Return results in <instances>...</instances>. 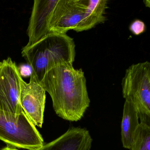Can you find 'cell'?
<instances>
[{
	"mask_svg": "<svg viewBox=\"0 0 150 150\" xmlns=\"http://www.w3.org/2000/svg\"><path fill=\"white\" fill-rule=\"evenodd\" d=\"M40 84L50 96L56 114L62 119L78 122L90 103L86 79L82 69L65 63L48 71Z\"/></svg>",
	"mask_w": 150,
	"mask_h": 150,
	"instance_id": "obj_1",
	"label": "cell"
},
{
	"mask_svg": "<svg viewBox=\"0 0 150 150\" xmlns=\"http://www.w3.org/2000/svg\"><path fill=\"white\" fill-rule=\"evenodd\" d=\"M22 55L31 68L30 76L40 83L45 74L65 63L73 64L76 52L73 38L67 34L51 33L29 47Z\"/></svg>",
	"mask_w": 150,
	"mask_h": 150,
	"instance_id": "obj_2",
	"label": "cell"
},
{
	"mask_svg": "<svg viewBox=\"0 0 150 150\" xmlns=\"http://www.w3.org/2000/svg\"><path fill=\"white\" fill-rule=\"evenodd\" d=\"M125 99L129 97L136 105L140 122L150 125V63L133 64L125 71L122 79Z\"/></svg>",
	"mask_w": 150,
	"mask_h": 150,
	"instance_id": "obj_3",
	"label": "cell"
},
{
	"mask_svg": "<svg viewBox=\"0 0 150 150\" xmlns=\"http://www.w3.org/2000/svg\"><path fill=\"white\" fill-rule=\"evenodd\" d=\"M0 140L7 145L36 150L43 145V138L24 112L16 117L0 110Z\"/></svg>",
	"mask_w": 150,
	"mask_h": 150,
	"instance_id": "obj_4",
	"label": "cell"
},
{
	"mask_svg": "<svg viewBox=\"0 0 150 150\" xmlns=\"http://www.w3.org/2000/svg\"><path fill=\"white\" fill-rule=\"evenodd\" d=\"M2 62L0 69V110L18 117L23 112L20 100L21 74L11 58Z\"/></svg>",
	"mask_w": 150,
	"mask_h": 150,
	"instance_id": "obj_5",
	"label": "cell"
},
{
	"mask_svg": "<svg viewBox=\"0 0 150 150\" xmlns=\"http://www.w3.org/2000/svg\"><path fill=\"white\" fill-rule=\"evenodd\" d=\"M88 0H58L49 23L50 33L66 34L74 30L81 21Z\"/></svg>",
	"mask_w": 150,
	"mask_h": 150,
	"instance_id": "obj_6",
	"label": "cell"
},
{
	"mask_svg": "<svg viewBox=\"0 0 150 150\" xmlns=\"http://www.w3.org/2000/svg\"><path fill=\"white\" fill-rule=\"evenodd\" d=\"M20 100L25 115L35 126L42 128L46 102V92L40 83L30 76L27 83L21 74L19 78Z\"/></svg>",
	"mask_w": 150,
	"mask_h": 150,
	"instance_id": "obj_7",
	"label": "cell"
},
{
	"mask_svg": "<svg viewBox=\"0 0 150 150\" xmlns=\"http://www.w3.org/2000/svg\"><path fill=\"white\" fill-rule=\"evenodd\" d=\"M58 0H35L27 33L29 40L26 47L33 45L50 33L49 23Z\"/></svg>",
	"mask_w": 150,
	"mask_h": 150,
	"instance_id": "obj_8",
	"label": "cell"
},
{
	"mask_svg": "<svg viewBox=\"0 0 150 150\" xmlns=\"http://www.w3.org/2000/svg\"><path fill=\"white\" fill-rule=\"evenodd\" d=\"M93 139L85 128L73 127L55 140L36 150H91Z\"/></svg>",
	"mask_w": 150,
	"mask_h": 150,
	"instance_id": "obj_9",
	"label": "cell"
},
{
	"mask_svg": "<svg viewBox=\"0 0 150 150\" xmlns=\"http://www.w3.org/2000/svg\"><path fill=\"white\" fill-rule=\"evenodd\" d=\"M125 100L121 124V137L123 146L129 149L140 122L137 109L132 100L129 97Z\"/></svg>",
	"mask_w": 150,
	"mask_h": 150,
	"instance_id": "obj_10",
	"label": "cell"
},
{
	"mask_svg": "<svg viewBox=\"0 0 150 150\" xmlns=\"http://www.w3.org/2000/svg\"><path fill=\"white\" fill-rule=\"evenodd\" d=\"M108 6L107 0H88L85 14L74 31L79 32L89 30L104 22L106 20L104 14Z\"/></svg>",
	"mask_w": 150,
	"mask_h": 150,
	"instance_id": "obj_11",
	"label": "cell"
},
{
	"mask_svg": "<svg viewBox=\"0 0 150 150\" xmlns=\"http://www.w3.org/2000/svg\"><path fill=\"white\" fill-rule=\"evenodd\" d=\"M130 150H150V125L140 122Z\"/></svg>",
	"mask_w": 150,
	"mask_h": 150,
	"instance_id": "obj_12",
	"label": "cell"
},
{
	"mask_svg": "<svg viewBox=\"0 0 150 150\" xmlns=\"http://www.w3.org/2000/svg\"><path fill=\"white\" fill-rule=\"evenodd\" d=\"M129 28L134 35H139L145 31L146 27L144 22L136 20L132 23Z\"/></svg>",
	"mask_w": 150,
	"mask_h": 150,
	"instance_id": "obj_13",
	"label": "cell"
},
{
	"mask_svg": "<svg viewBox=\"0 0 150 150\" xmlns=\"http://www.w3.org/2000/svg\"><path fill=\"white\" fill-rule=\"evenodd\" d=\"M0 150H20L17 148L15 147H12V146H9L7 145L6 147H3L0 149Z\"/></svg>",
	"mask_w": 150,
	"mask_h": 150,
	"instance_id": "obj_14",
	"label": "cell"
},
{
	"mask_svg": "<svg viewBox=\"0 0 150 150\" xmlns=\"http://www.w3.org/2000/svg\"><path fill=\"white\" fill-rule=\"evenodd\" d=\"M2 62L0 61V69L1 68V67H2Z\"/></svg>",
	"mask_w": 150,
	"mask_h": 150,
	"instance_id": "obj_15",
	"label": "cell"
}]
</instances>
